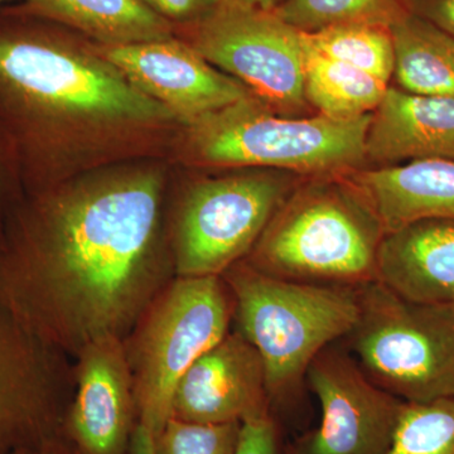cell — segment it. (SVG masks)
I'll use <instances>...</instances> for the list:
<instances>
[{
  "label": "cell",
  "instance_id": "cell-1",
  "mask_svg": "<svg viewBox=\"0 0 454 454\" xmlns=\"http://www.w3.org/2000/svg\"><path fill=\"white\" fill-rule=\"evenodd\" d=\"M160 192L153 172L31 192L0 240V300L61 354L122 339L167 286L155 255Z\"/></svg>",
  "mask_w": 454,
  "mask_h": 454
},
{
  "label": "cell",
  "instance_id": "cell-2",
  "mask_svg": "<svg viewBox=\"0 0 454 454\" xmlns=\"http://www.w3.org/2000/svg\"><path fill=\"white\" fill-rule=\"evenodd\" d=\"M67 118L140 124L173 115L92 47L68 43L59 25L0 9V121L29 187L40 181L53 129Z\"/></svg>",
  "mask_w": 454,
  "mask_h": 454
},
{
  "label": "cell",
  "instance_id": "cell-3",
  "mask_svg": "<svg viewBox=\"0 0 454 454\" xmlns=\"http://www.w3.org/2000/svg\"><path fill=\"white\" fill-rule=\"evenodd\" d=\"M240 333L264 363L270 403L291 397L313 358L356 324V286L295 282L249 262L223 274Z\"/></svg>",
  "mask_w": 454,
  "mask_h": 454
},
{
  "label": "cell",
  "instance_id": "cell-4",
  "mask_svg": "<svg viewBox=\"0 0 454 454\" xmlns=\"http://www.w3.org/2000/svg\"><path fill=\"white\" fill-rule=\"evenodd\" d=\"M384 235L380 220L354 184H316L284 202L249 264L282 279L357 286L378 280Z\"/></svg>",
  "mask_w": 454,
  "mask_h": 454
},
{
  "label": "cell",
  "instance_id": "cell-5",
  "mask_svg": "<svg viewBox=\"0 0 454 454\" xmlns=\"http://www.w3.org/2000/svg\"><path fill=\"white\" fill-rule=\"evenodd\" d=\"M345 337L361 372L404 403L454 397V304L417 303L379 280L356 286Z\"/></svg>",
  "mask_w": 454,
  "mask_h": 454
},
{
  "label": "cell",
  "instance_id": "cell-6",
  "mask_svg": "<svg viewBox=\"0 0 454 454\" xmlns=\"http://www.w3.org/2000/svg\"><path fill=\"white\" fill-rule=\"evenodd\" d=\"M372 113L354 119L280 115L260 98L238 101L191 125V149L211 166L273 167L325 175L366 158Z\"/></svg>",
  "mask_w": 454,
  "mask_h": 454
},
{
  "label": "cell",
  "instance_id": "cell-7",
  "mask_svg": "<svg viewBox=\"0 0 454 454\" xmlns=\"http://www.w3.org/2000/svg\"><path fill=\"white\" fill-rule=\"evenodd\" d=\"M232 315L234 301L223 276L178 277L140 318L127 352L138 423L154 438L172 418L178 381L229 333Z\"/></svg>",
  "mask_w": 454,
  "mask_h": 454
},
{
  "label": "cell",
  "instance_id": "cell-8",
  "mask_svg": "<svg viewBox=\"0 0 454 454\" xmlns=\"http://www.w3.org/2000/svg\"><path fill=\"white\" fill-rule=\"evenodd\" d=\"M187 43L215 67L253 90L274 112L300 115L307 106L303 82V32L276 12L223 0L187 25Z\"/></svg>",
  "mask_w": 454,
  "mask_h": 454
},
{
  "label": "cell",
  "instance_id": "cell-9",
  "mask_svg": "<svg viewBox=\"0 0 454 454\" xmlns=\"http://www.w3.org/2000/svg\"><path fill=\"white\" fill-rule=\"evenodd\" d=\"M288 190L283 178L269 173L210 179L193 187L176 234L177 276H223L258 243L288 200Z\"/></svg>",
  "mask_w": 454,
  "mask_h": 454
},
{
  "label": "cell",
  "instance_id": "cell-10",
  "mask_svg": "<svg viewBox=\"0 0 454 454\" xmlns=\"http://www.w3.org/2000/svg\"><path fill=\"white\" fill-rule=\"evenodd\" d=\"M306 378L321 404V423L284 454H387L403 400L376 387L351 355L333 348L313 358Z\"/></svg>",
  "mask_w": 454,
  "mask_h": 454
},
{
  "label": "cell",
  "instance_id": "cell-11",
  "mask_svg": "<svg viewBox=\"0 0 454 454\" xmlns=\"http://www.w3.org/2000/svg\"><path fill=\"white\" fill-rule=\"evenodd\" d=\"M59 354L0 300V454L40 448L62 434L67 406Z\"/></svg>",
  "mask_w": 454,
  "mask_h": 454
},
{
  "label": "cell",
  "instance_id": "cell-12",
  "mask_svg": "<svg viewBox=\"0 0 454 454\" xmlns=\"http://www.w3.org/2000/svg\"><path fill=\"white\" fill-rule=\"evenodd\" d=\"M92 49L173 118L190 125L252 95L175 35L121 46L94 44Z\"/></svg>",
  "mask_w": 454,
  "mask_h": 454
},
{
  "label": "cell",
  "instance_id": "cell-13",
  "mask_svg": "<svg viewBox=\"0 0 454 454\" xmlns=\"http://www.w3.org/2000/svg\"><path fill=\"white\" fill-rule=\"evenodd\" d=\"M77 357L76 395L62 434L79 454H127L138 414L122 339L92 340Z\"/></svg>",
  "mask_w": 454,
  "mask_h": 454
},
{
  "label": "cell",
  "instance_id": "cell-14",
  "mask_svg": "<svg viewBox=\"0 0 454 454\" xmlns=\"http://www.w3.org/2000/svg\"><path fill=\"white\" fill-rule=\"evenodd\" d=\"M264 363L240 333H227L182 376L172 418L200 424L244 423L270 414Z\"/></svg>",
  "mask_w": 454,
  "mask_h": 454
},
{
  "label": "cell",
  "instance_id": "cell-15",
  "mask_svg": "<svg viewBox=\"0 0 454 454\" xmlns=\"http://www.w3.org/2000/svg\"><path fill=\"white\" fill-rule=\"evenodd\" d=\"M376 276L405 300L454 304V217L415 221L387 232Z\"/></svg>",
  "mask_w": 454,
  "mask_h": 454
},
{
  "label": "cell",
  "instance_id": "cell-16",
  "mask_svg": "<svg viewBox=\"0 0 454 454\" xmlns=\"http://www.w3.org/2000/svg\"><path fill=\"white\" fill-rule=\"evenodd\" d=\"M365 151L381 163L454 160V98L387 88L372 113Z\"/></svg>",
  "mask_w": 454,
  "mask_h": 454
},
{
  "label": "cell",
  "instance_id": "cell-17",
  "mask_svg": "<svg viewBox=\"0 0 454 454\" xmlns=\"http://www.w3.org/2000/svg\"><path fill=\"white\" fill-rule=\"evenodd\" d=\"M387 232L435 217H454V160L429 158L360 172L352 178Z\"/></svg>",
  "mask_w": 454,
  "mask_h": 454
},
{
  "label": "cell",
  "instance_id": "cell-18",
  "mask_svg": "<svg viewBox=\"0 0 454 454\" xmlns=\"http://www.w3.org/2000/svg\"><path fill=\"white\" fill-rule=\"evenodd\" d=\"M20 11L77 29L101 46L173 37V25L143 0H22Z\"/></svg>",
  "mask_w": 454,
  "mask_h": 454
},
{
  "label": "cell",
  "instance_id": "cell-19",
  "mask_svg": "<svg viewBox=\"0 0 454 454\" xmlns=\"http://www.w3.org/2000/svg\"><path fill=\"white\" fill-rule=\"evenodd\" d=\"M394 76L411 94L454 98V38L408 12L391 26Z\"/></svg>",
  "mask_w": 454,
  "mask_h": 454
},
{
  "label": "cell",
  "instance_id": "cell-20",
  "mask_svg": "<svg viewBox=\"0 0 454 454\" xmlns=\"http://www.w3.org/2000/svg\"><path fill=\"white\" fill-rule=\"evenodd\" d=\"M303 82L307 103L321 115L354 119L375 112L387 83L313 49L303 33Z\"/></svg>",
  "mask_w": 454,
  "mask_h": 454
},
{
  "label": "cell",
  "instance_id": "cell-21",
  "mask_svg": "<svg viewBox=\"0 0 454 454\" xmlns=\"http://www.w3.org/2000/svg\"><path fill=\"white\" fill-rule=\"evenodd\" d=\"M304 37L322 55L356 67L382 82H389L394 76L395 50L390 26L343 23L304 33Z\"/></svg>",
  "mask_w": 454,
  "mask_h": 454
},
{
  "label": "cell",
  "instance_id": "cell-22",
  "mask_svg": "<svg viewBox=\"0 0 454 454\" xmlns=\"http://www.w3.org/2000/svg\"><path fill=\"white\" fill-rule=\"evenodd\" d=\"M274 12L288 25L304 33L343 23L391 27L411 12V0H284Z\"/></svg>",
  "mask_w": 454,
  "mask_h": 454
},
{
  "label": "cell",
  "instance_id": "cell-23",
  "mask_svg": "<svg viewBox=\"0 0 454 454\" xmlns=\"http://www.w3.org/2000/svg\"><path fill=\"white\" fill-rule=\"evenodd\" d=\"M387 454H454V397L404 403Z\"/></svg>",
  "mask_w": 454,
  "mask_h": 454
},
{
  "label": "cell",
  "instance_id": "cell-24",
  "mask_svg": "<svg viewBox=\"0 0 454 454\" xmlns=\"http://www.w3.org/2000/svg\"><path fill=\"white\" fill-rule=\"evenodd\" d=\"M241 424H200L170 418L154 438L157 454H236Z\"/></svg>",
  "mask_w": 454,
  "mask_h": 454
},
{
  "label": "cell",
  "instance_id": "cell-25",
  "mask_svg": "<svg viewBox=\"0 0 454 454\" xmlns=\"http://www.w3.org/2000/svg\"><path fill=\"white\" fill-rule=\"evenodd\" d=\"M20 181L22 175L16 149L0 121V240L9 215L20 202L18 186Z\"/></svg>",
  "mask_w": 454,
  "mask_h": 454
},
{
  "label": "cell",
  "instance_id": "cell-26",
  "mask_svg": "<svg viewBox=\"0 0 454 454\" xmlns=\"http://www.w3.org/2000/svg\"><path fill=\"white\" fill-rule=\"evenodd\" d=\"M236 454H278V432L270 414L241 424Z\"/></svg>",
  "mask_w": 454,
  "mask_h": 454
},
{
  "label": "cell",
  "instance_id": "cell-27",
  "mask_svg": "<svg viewBox=\"0 0 454 454\" xmlns=\"http://www.w3.org/2000/svg\"><path fill=\"white\" fill-rule=\"evenodd\" d=\"M169 23L191 25L214 11L223 0H143Z\"/></svg>",
  "mask_w": 454,
  "mask_h": 454
},
{
  "label": "cell",
  "instance_id": "cell-28",
  "mask_svg": "<svg viewBox=\"0 0 454 454\" xmlns=\"http://www.w3.org/2000/svg\"><path fill=\"white\" fill-rule=\"evenodd\" d=\"M411 12L454 38V0H411Z\"/></svg>",
  "mask_w": 454,
  "mask_h": 454
},
{
  "label": "cell",
  "instance_id": "cell-29",
  "mask_svg": "<svg viewBox=\"0 0 454 454\" xmlns=\"http://www.w3.org/2000/svg\"><path fill=\"white\" fill-rule=\"evenodd\" d=\"M127 454H157L154 435L142 424L134 430Z\"/></svg>",
  "mask_w": 454,
  "mask_h": 454
},
{
  "label": "cell",
  "instance_id": "cell-30",
  "mask_svg": "<svg viewBox=\"0 0 454 454\" xmlns=\"http://www.w3.org/2000/svg\"><path fill=\"white\" fill-rule=\"evenodd\" d=\"M41 454H79L71 446L70 442L64 437V434L57 435L44 442L41 446Z\"/></svg>",
  "mask_w": 454,
  "mask_h": 454
},
{
  "label": "cell",
  "instance_id": "cell-31",
  "mask_svg": "<svg viewBox=\"0 0 454 454\" xmlns=\"http://www.w3.org/2000/svg\"><path fill=\"white\" fill-rule=\"evenodd\" d=\"M238 2L252 5V7L264 9V11H273L282 3V0H238Z\"/></svg>",
  "mask_w": 454,
  "mask_h": 454
},
{
  "label": "cell",
  "instance_id": "cell-32",
  "mask_svg": "<svg viewBox=\"0 0 454 454\" xmlns=\"http://www.w3.org/2000/svg\"><path fill=\"white\" fill-rule=\"evenodd\" d=\"M13 454H41L40 448H22V450H17Z\"/></svg>",
  "mask_w": 454,
  "mask_h": 454
},
{
  "label": "cell",
  "instance_id": "cell-33",
  "mask_svg": "<svg viewBox=\"0 0 454 454\" xmlns=\"http://www.w3.org/2000/svg\"><path fill=\"white\" fill-rule=\"evenodd\" d=\"M12 2H22V0H0V9L4 8V5L7 4V3Z\"/></svg>",
  "mask_w": 454,
  "mask_h": 454
}]
</instances>
